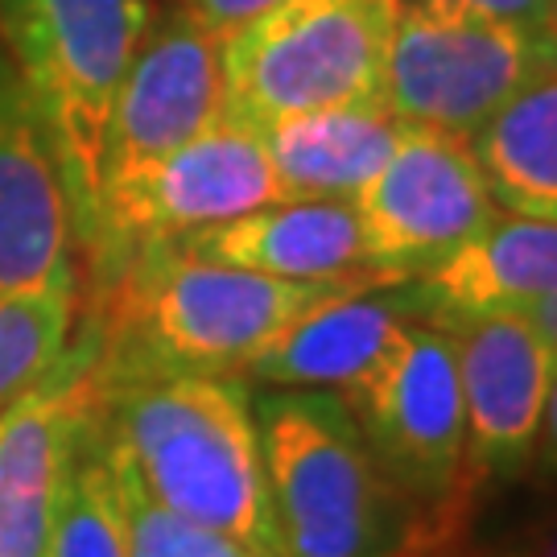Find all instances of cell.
Segmentation results:
<instances>
[{
  "mask_svg": "<svg viewBox=\"0 0 557 557\" xmlns=\"http://www.w3.org/2000/svg\"><path fill=\"white\" fill-rule=\"evenodd\" d=\"M220 120V41L199 29L178 4H170L149 17L108 112L96 220L108 195L137 182L145 170H153Z\"/></svg>",
  "mask_w": 557,
  "mask_h": 557,
  "instance_id": "obj_10",
  "label": "cell"
},
{
  "mask_svg": "<svg viewBox=\"0 0 557 557\" xmlns=\"http://www.w3.org/2000/svg\"><path fill=\"white\" fill-rule=\"evenodd\" d=\"M400 133L405 124L388 112V103L322 108L260 128L285 199L338 202H356L388 161Z\"/></svg>",
  "mask_w": 557,
  "mask_h": 557,
  "instance_id": "obj_17",
  "label": "cell"
},
{
  "mask_svg": "<svg viewBox=\"0 0 557 557\" xmlns=\"http://www.w3.org/2000/svg\"><path fill=\"white\" fill-rule=\"evenodd\" d=\"M418 314L458 326L496 314H533L557 298V223L499 211L471 244L409 281Z\"/></svg>",
  "mask_w": 557,
  "mask_h": 557,
  "instance_id": "obj_16",
  "label": "cell"
},
{
  "mask_svg": "<svg viewBox=\"0 0 557 557\" xmlns=\"http://www.w3.org/2000/svg\"><path fill=\"white\" fill-rule=\"evenodd\" d=\"M190 257L264 273L281 281H368L384 277L368 264L356 202L281 199L239 220L178 239ZM393 281V277H384Z\"/></svg>",
  "mask_w": 557,
  "mask_h": 557,
  "instance_id": "obj_15",
  "label": "cell"
},
{
  "mask_svg": "<svg viewBox=\"0 0 557 557\" xmlns=\"http://www.w3.org/2000/svg\"><path fill=\"white\" fill-rule=\"evenodd\" d=\"M79 236L46 124L0 41V289L79 277Z\"/></svg>",
  "mask_w": 557,
  "mask_h": 557,
  "instance_id": "obj_13",
  "label": "cell"
},
{
  "mask_svg": "<svg viewBox=\"0 0 557 557\" xmlns=\"http://www.w3.org/2000/svg\"><path fill=\"white\" fill-rule=\"evenodd\" d=\"M260 557H277V554H260Z\"/></svg>",
  "mask_w": 557,
  "mask_h": 557,
  "instance_id": "obj_30",
  "label": "cell"
},
{
  "mask_svg": "<svg viewBox=\"0 0 557 557\" xmlns=\"http://www.w3.org/2000/svg\"><path fill=\"white\" fill-rule=\"evenodd\" d=\"M529 319L537 322V326H541V335H545V338H549V343H554V347H557V298H554V301H545L541 310H533Z\"/></svg>",
  "mask_w": 557,
  "mask_h": 557,
  "instance_id": "obj_26",
  "label": "cell"
},
{
  "mask_svg": "<svg viewBox=\"0 0 557 557\" xmlns=\"http://www.w3.org/2000/svg\"><path fill=\"white\" fill-rule=\"evenodd\" d=\"M380 467L418 499L455 541L467 537L475 492L467 483V430L455 338L446 326L413 319L397 347L343 393Z\"/></svg>",
  "mask_w": 557,
  "mask_h": 557,
  "instance_id": "obj_6",
  "label": "cell"
},
{
  "mask_svg": "<svg viewBox=\"0 0 557 557\" xmlns=\"http://www.w3.org/2000/svg\"><path fill=\"white\" fill-rule=\"evenodd\" d=\"M418 314L409 281L400 285H363L351 294L322 301L298 319L277 343H269L239 380L289 393H351L372 376L376 363L397 347L400 331Z\"/></svg>",
  "mask_w": 557,
  "mask_h": 557,
  "instance_id": "obj_14",
  "label": "cell"
},
{
  "mask_svg": "<svg viewBox=\"0 0 557 557\" xmlns=\"http://www.w3.org/2000/svg\"><path fill=\"white\" fill-rule=\"evenodd\" d=\"M75 314L79 277L0 289V409L38 388L71 356Z\"/></svg>",
  "mask_w": 557,
  "mask_h": 557,
  "instance_id": "obj_19",
  "label": "cell"
},
{
  "mask_svg": "<svg viewBox=\"0 0 557 557\" xmlns=\"http://www.w3.org/2000/svg\"><path fill=\"white\" fill-rule=\"evenodd\" d=\"M252 409L277 557H434L458 545L380 467L335 393L269 388Z\"/></svg>",
  "mask_w": 557,
  "mask_h": 557,
  "instance_id": "obj_2",
  "label": "cell"
},
{
  "mask_svg": "<svg viewBox=\"0 0 557 557\" xmlns=\"http://www.w3.org/2000/svg\"><path fill=\"white\" fill-rule=\"evenodd\" d=\"M499 211L557 223V71L529 83L471 140Z\"/></svg>",
  "mask_w": 557,
  "mask_h": 557,
  "instance_id": "obj_18",
  "label": "cell"
},
{
  "mask_svg": "<svg viewBox=\"0 0 557 557\" xmlns=\"http://www.w3.org/2000/svg\"><path fill=\"white\" fill-rule=\"evenodd\" d=\"M400 0H281L220 41L223 120L269 128L285 116L384 103Z\"/></svg>",
  "mask_w": 557,
  "mask_h": 557,
  "instance_id": "obj_5",
  "label": "cell"
},
{
  "mask_svg": "<svg viewBox=\"0 0 557 557\" xmlns=\"http://www.w3.org/2000/svg\"><path fill=\"white\" fill-rule=\"evenodd\" d=\"M96 434L103 455L170 512L273 554L257 409L244 380L100 356Z\"/></svg>",
  "mask_w": 557,
  "mask_h": 557,
  "instance_id": "obj_1",
  "label": "cell"
},
{
  "mask_svg": "<svg viewBox=\"0 0 557 557\" xmlns=\"http://www.w3.org/2000/svg\"><path fill=\"white\" fill-rule=\"evenodd\" d=\"M529 475L557 483V368H554V388H549V405H545V425H541V438H537V455H533V471Z\"/></svg>",
  "mask_w": 557,
  "mask_h": 557,
  "instance_id": "obj_25",
  "label": "cell"
},
{
  "mask_svg": "<svg viewBox=\"0 0 557 557\" xmlns=\"http://www.w3.org/2000/svg\"><path fill=\"white\" fill-rule=\"evenodd\" d=\"M434 557H462V554H458V545H455V549H442V554H434Z\"/></svg>",
  "mask_w": 557,
  "mask_h": 557,
  "instance_id": "obj_27",
  "label": "cell"
},
{
  "mask_svg": "<svg viewBox=\"0 0 557 557\" xmlns=\"http://www.w3.org/2000/svg\"><path fill=\"white\" fill-rule=\"evenodd\" d=\"M108 467H112V487H116V508L120 524H124L128 557H260L252 549H244L239 541L220 537V533L202 529L195 520L170 512L120 462L108 458Z\"/></svg>",
  "mask_w": 557,
  "mask_h": 557,
  "instance_id": "obj_21",
  "label": "cell"
},
{
  "mask_svg": "<svg viewBox=\"0 0 557 557\" xmlns=\"http://www.w3.org/2000/svg\"><path fill=\"white\" fill-rule=\"evenodd\" d=\"M400 4H421V0H400Z\"/></svg>",
  "mask_w": 557,
  "mask_h": 557,
  "instance_id": "obj_29",
  "label": "cell"
},
{
  "mask_svg": "<svg viewBox=\"0 0 557 557\" xmlns=\"http://www.w3.org/2000/svg\"><path fill=\"white\" fill-rule=\"evenodd\" d=\"M50 557H128L112 467L96 434V405L71 446V462H66L59 504H54Z\"/></svg>",
  "mask_w": 557,
  "mask_h": 557,
  "instance_id": "obj_20",
  "label": "cell"
},
{
  "mask_svg": "<svg viewBox=\"0 0 557 557\" xmlns=\"http://www.w3.org/2000/svg\"><path fill=\"white\" fill-rule=\"evenodd\" d=\"M363 285L400 281H281L182 252L145 248L116 277L108 363L174 368L202 376H236L322 301Z\"/></svg>",
  "mask_w": 557,
  "mask_h": 557,
  "instance_id": "obj_3",
  "label": "cell"
},
{
  "mask_svg": "<svg viewBox=\"0 0 557 557\" xmlns=\"http://www.w3.org/2000/svg\"><path fill=\"white\" fill-rule=\"evenodd\" d=\"M100 393V347L62 359L38 388L0 409V557H50L54 504L75 434Z\"/></svg>",
  "mask_w": 557,
  "mask_h": 557,
  "instance_id": "obj_12",
  "label": "cell"
},
{
  "mask_svg": "<svg viewBox=\"0 0 557 557\" xmlns=\"http://www.w3.org/2000/svg\"><path fill=\"white\" fill-rule=\"evenodd\" d=\"M149 17V0H0V41L41 112L79 257L96 236L108 112Z\"/></svg>",
  "mask_w": 557,
  "mask_h": 557,
  "instance_id": "obj_4",
  "label": "cell"
},
{
  "mask_svg": "<svg viewBox=\"0 0 557 557\" xmlns=\"http://www.w3.org/2000/svg\"><path fill=\"white\" fill-rule=\"evenodd\" d=\"M557 71V34L400 4L384 103L400 124L471 140L529 83Z\"/></svg>",
  "mask_w": 557,
  "mask_h": 557,
  "instance_id": "obj_7",
  "label": "cell"
},
{
  "mask_svg": "<svg viewBox=\"0 0 557 557\" xmlns=\"http://www.w3.org/2000/svg\"><path fill=\"white\" fill-rule=\"evenodd\" d=\"M421 9L450 13V17L517 25L529 34H554V0H421Z\"/></svg>",
  "mask_w": 557,
  "mask_h": 557,
  "instance_id": "obj_22",
  "label": "cell"
},
{
  "mask_svg": "<svg viewBox=\"0 0 557 557\" xmlns=\"http://www.w3.org/2000/svg\"><path fill=\"white\" fill-rule=\"evenodd\" d=\"M446 331L458 356L467 483L479 496L533 471L557 347L529 314L471 319Z\"/></svg>",
  "mask_w": 557,
  "mask_h": 557,
  "instance_id": "obj_11",
  "label": "cell"
},
{
  "mask_svg": "<svg viewBox=\"0 0 557 557\" xmlns=\"http://www.w3.org/2000/svg\"><path fill=\"white\" fill-rule=\"evenodd\" d=\"M281 0H178V9L195 21L199 29H207L215 41H227L239 34L244 25H252L264 17L269 9H277Z\"/></svg>",
  "mask_w": 557,
  "mask_h": 557,
  "instance_id": "obj_23",
  "label": "cell"
},
{
  "mask_svg": "<svg viewBox=\"0 0 557 557\" xmlns=\"http://www.w3.org/2000/svg\"><path fill=\"white\" fill-rule=\"evenodd\" d=\"M499 557H557V499L533 520H524Z\"/></svg>",
  "mask_w": 557,
  "mask_h": 557,
  "instance_id": "obj_24",
  "label": "cell"
},
{
  "mask_svg": "<svg viewBox=\"0 0 557 557\" xmlns=\"http://www.w3.org/2000/svg\"><path fill=\"white\" fill-rule=\"evenodd\" d=\"M281 199L285 195L264 137L248 124L220 120L103 199L87 257L116 281L145 248L178 244Z\"/></svg>",
  "mask_w": 557,
  "mask_h": 557,
  "instance_id": "obj_8",
  "label": "cell"
},
{
  "mask_svg": "<svg viewBox=\"0 0 557 557\" xmlns=\"http://www.w3.org/2000/svg\"><path fill=\"white\" fill-rule=\"evenodd\" d=\"M368 264L418 281L450 260L499 215L467 140L405 124L376 178L356 195Z\"/></svg>",
  "mask_w": 557,
  "mask_h": 557,
  "instance_id": "obj_9",
  "label": "cell"
},
{
  "mask_svg": "<svg viewBox=\"0 0 557 557\" xmlns=\"http://www.w3.org/2000/svg\"><path fill=\"white\" fill-rule=\"evenodd\" d=\"M554 34H557V0H554Z\"/></svg>",
  "mask_w": 557,
  "mask_h": 557,
  "instance_id": "obj_28",
  "label": "cell"
}]
</instances>
